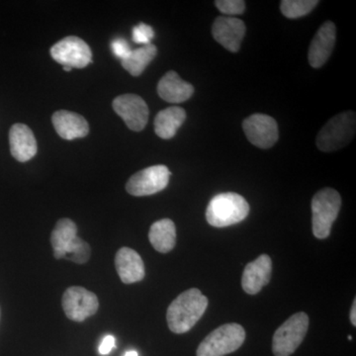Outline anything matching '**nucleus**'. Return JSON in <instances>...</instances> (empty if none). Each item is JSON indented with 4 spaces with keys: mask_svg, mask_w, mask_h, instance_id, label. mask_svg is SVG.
Wrapping results in <instances>:
<instances>
[{
    "mask_svg": "<svg viewBox=\"0 0 356 356\" xmlns=\"http://www.w3.org/2000/svg\"><path fill=\"white\" fill-rule=\"evenodd\" d=\"M208 298L197 288H191L173 300L168 306L166 321L170 331L184 334L191 331L202 318L208 307Z\"/></svg>",
    "mask_w": 356,
    "mask_h": 356,
    "instance_id": "obj_1",
    "label": "nucleus"
},
{
    "mask_svg": "<svg viewBox=\"0 0 356 356\" xmlns=\"http://www.w3.org/2000/svg\"><path fill=\"white\" fill-rule=\"evenodd\" d=\"M250 213V205L242 195L234 192L214 196L206 210V220L211 226L225 228L243 221Z\"/></svg>",
    "mask_w": 356,
    "mask_h": 356,
    "instance_id": "obj_2",
    "label": "nucleus"
},
{
    "mask_svg": "<svg viewBox=\"0 0 356 356\" xmlns=\"http://www.w3.org/2000/svg\"><path fill=\"white\" fill-rule=\"evenodd\" d=\"M356 115L348 111L337 114L321 129L317 137V147L325 153L337 151L348 146L355 135Z\"/></svg>",
    "mask_w": 356,
    "mask_h": 356,
    "instance_id": "obj_3",
    "label": "nucleus"
},
{
    "mask_svg": "<svg viewBox=\"0 0 356 356\" xmlns=\"http://www.w3.org/2000/svg\"><path fill=\"white\" fill-rule=\"evenodd\" d=\"M311 206L314 236L320 240L327 238L341 210V195L334 189H322L312 199Z\"/></svg>",
    "mask_w": 356,
    "mask_h": 356,
    "instance_id": "obj_4",
    "label": "nucleus"
},
{
    "mask_svg": "<svg viewBox=\"0 0 356 356\" xmlns=\"http://www.w3.org/2000/svg\"><path fill=\"white\" fill-rule=\"evenodd\" d=\"M245 339V329L236 323L222 325L204 339L197 356H224L242 346Z\"/></svg>",
    "mask_w": 356,
    "mask_h": 356,
    "instance_id": "obj_5",
    "label": "nucleus"
},
{
    "mask_svg": "<svg viewBox=\"0 0 356 356\" xmlns=\"http://www.w3.org/2000/svg\"><path fill=\"white\" fill-rule=\"evenodd\" d=\"M309 327V317L304 312L294 314L278 327L273 339L275 356H289L295 353L305 339Z\"/></svg>",
    "mask_w": 356,
    "mask_h": 356,
    "instance_id": "obj_6",
    "label": "nucleus"
},
{
    "mask_svg": "<svg viewBox=\"0 0 356 356\" xmlns=\"http://www.w3.org/2000/svg\"><path fill=\"white\" fill-rule=\"evenodd\" d=\"M170 170L168 166L159 165L140 170L130 177L126 184L129 194L137 197L153 195L163 191L170 182Z\"/></svg>",
    "mask_w": 356,
    "mask_h": 356,
    "instance_id": "obj_7",
    "label": "nucleus"
},
{
    "mask_svg": "<svg viewBox=\"0 0 356 356\" xmlns=\"http://www.w3.org/2000/svg\"><path fill=\"white\" fill-rule=\"evenodd\" d=\"M62 306L70 320L81 323L95 315L99 308V301L95 293L83 287L67 288L63 295Z\"/></svg>",
    "mask_w": 356,
    "mask_h": 356,
    "instance_id": "obj_8",
    "label": "nucleus"
},
{
    "mask_svg": "<svg viewBox=\"0 0 356 356\" xmlns=\"http://www.w3.org/2000/svg\"><path fill=\"white\" fill-rule=\"evenodd\" d=\"M51 56L58 64L72 69H83L92 63V53L88 44L76 36L65 37L54 44Z\"/></svg>",
    "mask_w": 356,
    "mask_h": 356,
    "instance_id": "obj_9",
    "label": "nucleus"
},
{
    "mask_svg": "<svg viewBox=\"0 0 356 356\" xmlns=\"http://www.w3.org/2000/svg\"><path fill=\"white\" fill-rule=\"evenodd\" d=\"M243 131L248 140L261 149H270L280 138L277 122L266 114H254L245 119Z\"/></svg>",
    "mask_w": 356,
    "mask_h": 356,
    "instance_id": "obj_10",
    "label": "nucleus"
},
{
    "mask_svg": "<svg viewBox=\"0 0 356 356\" xmlns=\"http://www.w3.org/2000/svg\"><path fill=\"white\" fill-rule=\"evenodd\" d=\"M112 106L131 130L140 132L146 127L149 120V107L139 95L118 96L115 98Z\"/></svg>",
    "mask_w": 356,
    "mask_h": 356,
    "instance_id": "obj_11",
    "label": "nucleus"
},
{
    "mask_svg": "<svg viewBox=\"0 0 356 356\" xmlns=\"http://www.w3.org/2000/svg\"><path fill=\"white\" fill-rule=\"evenodd\" d=\"M336 40V25L332 21H327L321 26L315 37L312 40L308 54L311 67L318 69L327 63L334 51Z\"/></svg>",
    "mask_w": 356,
    "mask_h": 356,
    "instance_id": "obj_12",
    "label": "nucleus"
},
{
    "mask_svg": "<svg viewBox=\"0 0 356 356\" xmlns=\"http://www.w3.org/2000/svg\"><path fill=\"white\" fill-rule=\"evenodd\" d=\"M245 25L243 21L235 17H218L212 26V34L218 43L225 49L236 53L245 35Z\"/></svg>",
    "mask_w": 356,
    "mask_h": 356,
    "instance_id": "obj_13",
    "label": "nucleus"
},
{
    "mask_svg": "<svg viewBox=\"0 0 356 356\" xmlns=\"http://www.w3.org/2000/svg\"><path fill=\"white\" fill-rule=\"evenodd\" d=\"M273 274V261L270 257L261 254L255 261L250 262L243 270L242 286L250 295L257 294L268 284Z\"/></svg>",
    "mask_w": 356,
    "mask_h": 356,
    "instance_id": "obj_14",
    "label": "nucleus"
},
{
    "mask_svg": "<svg viewBox=\"0 0 356 356\" xmlns=\"http://www.w3.org/2000/svg\"><path fill=\"white\" fill-rule=\"evenodd\" d=\"M115 267L122 282L133 284L144 280L146 275L142 257L130 248H122L115 255Z\"/></svg>",
    "mask_w": 356,
    "mask_h": 356,
    "instance_id": "obj_15",
    "label": "nucleus"
},
{
    "mask_svg": "<svg viewBox=\"0 0 356 356\" xmlns=\"http://www.w3.org/2000/svg\"><path fill=\"white\" fill-rule=\"evenodd\" d=\"M9 144L13 158L20 163L30 161L37 154V142L31 129L24 124H14L9 131Z\"/></svg>",
    "mask_w": 356,
    "mask_h": 356,
    "instance_id": "obj_16",
    "label": "nucleus"
},
{
    "mask_svg": "<svg viewBox=\"0 0 356 356\" xmlns=\"http://www.w3.org/2000/svg\"><path fill=\"white\" fill-rule=\"evenodd\" d=\"M158 93L159 97L166 102L182 103L193 95L194 88L181 79L177 72L170 70L159 81Z\"/></svg>",
    "mask_w": 356,
    "mask_h": 356,
    "instance_id": "obj_17",
    "label": "nucleus"
},
{
    "mask_svg": "<svg viewBox=\"0 0 356 356\" xmlns=\"http://www.w3.org/2000/svg\"><path fill=\"white\" fill-rule=\"evenodd\" d=\"M51 121L56 132L65 140H70L83 138L89 132L88 121L81 115L74 112L60 110L54 113Z\"/></svg>",
    "mask_w": 356,
    "mask_h": 356,
    "instance_id": "obj_18",
    "label": "nucleus"
},
{
    "mask_svg": "<svg viewBox=\"0 0 356 356\" xmlns=\"http://www.w3.org/2000/svg\"><path fill=\"white\" fill-rule=\"evenodd\" d=\"M149 240L154 250L161 254L172 252L177 243V229L170 219H161L152 225Z\"/></svg>",
    "mask_w": 356,
    "mask_h": 356,
    "instance_id": "obj_19",
    "label": "nucleus"
},
{
    "mask_svg": "<svg viewBox=\"0 0 356 356\" xmlns=\"http://www.w3.org/2000/svg\"><path fill=\"white\" fill-rule=\"evenodd\" d=\"M185 119L186 112L181 107L172 106L161 110L154 119V132L161 139H172Z\"/></svg>",
    "mask_w": 356,
    "mask_h": 356,
    "instance_id": "obj_20",
    "label": "nucleus"
},
{
    "mask_svg": "<svg viewBox=\"0 0 356 356\" xmlns=\"http://www.w3.org/2000/svg\"><path fill=\"white\" fill-rule=\"evenodd\" d=\"M77 236L76 222L69 218L58 220L51 232V243L54 250V257L57 259H65V252Z\"/></svg>",
    "mask_w": 356,
    "mask_h": 356,
    "instance_id": "obj_21",
    "label": "nucleus"
},
{
    "mask_svg": "<svg viewBox=\"0 0 356 356\" xmlns=\"http://www.w3.org/2000/svg\"><path fill=\"white\" fill-rule=\"evenodd\" d=\"M156 53L158 49L154 44H146L131 51L127 58L121 60V64L133 76H139L156 57Z\"/></svg>",
    "mask_w": 356,
    "mask_h": 356,
    "instance_id": "obj_22",
    "label": "nucleus"
},
{
    "mask_svg": "<svg viewBox=\"0 0 356 356\" xmlns=\"http://www.w3.org/2000/svg\"><path fill=\"white\" fill-rule=\"evenodd\" d=\"M318 4L317 0H283L280 9L285 17L295 19L310 13Z\"/></svg>",
    "mask_w": 356,
    "mask_h": 356,
    "instance_id": "obj_23",
    "label": "nucleus"
},
{
    "mask_svg": "<svg viewBox=\"0 0 356 356\" xmlns=\"http://www.w3.org/2000/svg\"><path fill=\"white\" fill-rule=\"evenodd\" d=\"M90 254V247L88 243L76 236V240L67 248L65 259L76 264H83L88 261Z\"/></svg>",
    "mask_w": 356,
    "mask_h": 356,
    "instance_id": "obj_24",
    "label": "nucleus"
},
{
    "mask_svg": "<svg viewBox=\"0 0 356 356\" xmlns=\"http://www.w3.org/2000/svg\"><path fill=\"white\" fill-rule=\"evenodd\" d=\"M215 6L226 15H240L245 9V2L243 0H217Z\"/></svg>",
    "mask_w": 356,
    "mask_h": 356,
    "instance_id": "obj_25",
    "label": "nucleus"
},
{
    "mask_svg": "<svg viewBox=\"0 0 356 356\" xmlns=\"http://www.w3.org/2000/svg\"><path fill=\"white\" fill-rule=\"evenodd\" d=\"M154 32L153 28L145 23H140L139 25L134 27L133 29V41L137 44H142L144 46L151 44L152 40L154 39Z\"/></svg>",
    "mask_w": 356,
    "mask_h": 356,
    "instance_id": "obj_26",
    "label": "nucleus"
},
{
    "mask_svg": "<svg viewBox=\"0 0 356 356\" xmlns=\"http://www.w3.org/2000/svg\"><path fill=\"white\" fill-rule=\"evenodd\" d=\"M112 51L117 58L124 60L130 55L131 50L130 46H129L128 42L125 39L117 38L115 39L111 44Z\"/></svg>",
    "mask_w": 356,
    "mask_h": 356,
    "instance_id": "obj_27",
    "label": "nucleus"
},
{
    "mask_svg": "<svg viewBox=\"0 0 356 356\" xmlns=\"http://www.w3.org/2000/svg\"><path fill=\"white\" fill-rule=\"evenodd\" d=\"M115 348V337L113 336H107L103 339L102 343H100L99 353L102 355H107L111 353Z\"/></svg>",
    "mask_w": 356,
    "mask_h": 356,
    "instance_id": "obj_28",
    "label": "nucleus"
},
{
    "mask_svg": "<svg viewBox=\"0 0 356 356\" xmlns=\"http://www.w3.org/2000/svg\"><path fill=\"white\" fill-rule=\"evenodd\" d=\"M350 322L353 325H356V300L353 301V305L351 307L350 311Z\"/></svg>",
    "mask_w": 356,
    "mask_h": 356,
    "instance_id": "obj_29",
    "label": "nucleus"
},
{
    "mask_svg": "<svg viewBox=\"0 0 356 356\" xmlns=\"http://www.w3.org/2000/svg\"><path fill=\"white\" fill-rule=\"evenodd\" d=\"M124 356H139L138 355V353L136 350H131L126 353V355Z\"/></svg>",
    "mask_w": 356,
    "mask_h": 356,
    "instance_id": "obj_30",
    "label": "nucleus"
},
{
    "mask_svg": "<svg viewBox=\"0 0 356 356\" xmlns=\"http://www.w3.org/2000/svg\"><path fill=\"white\" fill-rule=\"evenodd\" d=\"M72 67H64V70L65 72H70V70H72Z\"/></svg>",
    "mask_w": 356,
    "mask_h": 356,
    "instance_id": "obj_31",
    "label": "nucleus"
}]
</instances>
